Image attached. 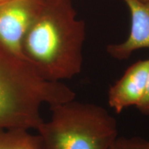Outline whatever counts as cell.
Masks as SVG:
<instances>
[{
    "mask_svg": "<svg viewBox=\"0 0 149 149\" xmlns=\"http://www.w3.org/2000/svg\"><path fill=\"white\" fill-rule=\"evenodd\" d=\"M140 1H143V2H146V1H149V0H139Z\"/></svg>",
    "mask_w": 149,
    "mask_h": 149,
    "instance_id": "11",
    "label": "cell"
},
{
    "mask_svg": "<svg viewBox=\"0 0 149 149\" xmlns=\"http://www.w3.org/2000/svg\"><path fill=\"white\" fill-rule=\"evenodd\" d=\"M9 0H0V3H2L3 2H6V1H8Z\"/></svg>",
    "mask_w": 149,
    "mask_h": 149,
    "instance_id": "10",
    "label": "cell"
},
{
    "mask_svg": "<svg viewBox=\"0 0 149 149\" xmlns=\"http://www.w3.org/2000/svg\"><path fill=\"white\" fill-rule=\"evenodd\" d=\"M109 149H149V139L141 137L117 136Z\"/></svg>",
    "mask_w": 149,
    "mask_h": 149,
    "instance_id": "8",
    "label": "cell"
},
{
    "mask_svg": "<svg viewBox=\"0 0 149 149\" xmlns=\"http://www.w3.org/2000/svg\"><path fill=\"white\" fill-rule=\"evenodd\" d=\"M62 81L47 80L25 59L0 44V130H37L44 122L41 109L74 100Z\"/></svg>",
    "mask_w": 149,
    "mask_h": 149,
    "instance_id": "2",
    "label": "cell"
},
{
    "mask_svg": "<svg viewBox=\"0 0 149 149\" xmlns=\"http://www.w3.org/2000/svg\"><path fill=\"white\" fill-rule=\"evenodd\" d=\"M129 9L130 29L126 40L119 44L107 46L108 53L113 58L128 59L131 54L141 48H149V1L123 0Z\"/></svg>",
    "mask_w": 149,
    "mask_h": 149,
    "instance_id": "6",
    "label": "cell"
},
{
    "mask_svg": "<svg viewBox=\"0 0 149 149\" xmlns=\"http://www.w3.org/2000/svg\"><path fill=\"white\" fill-rule=\"evenodd\" d=\"M45 1L9 0L0 3V44L23 58L22 40Z\"/></svg>",
    "mask_w": 149,
    "mask_h": 149,
    "instance_id": "4",
    "label": "cell"
},
{
    "mask_svg": "<svg viewBox=\"0 0 149 149\" xmlns=\"http://www.w3.org/2000/svg\"><path fill=\"white\" fill-rule=\"evenodd\" d=\"M136 108L141 114L149 115V68L144 95H143L141 101L137 104Z\"/></svg>",
    "mask_w": 149,
    "mask_h": 149,
    "instance_id": "9",
    "label": "cell"
},
{
    "mask_svg": "<svg viewBox=\"0 0 149 149\" xmlns=\"http://www.w3.org/2000/svg\"><path fill=\"white\" fill-rule=\"evenodd\" d=\"M50 109L36 130L40 149H109L118 136L116 120L102 106L74 99Z\"/></svg>",
    "mask_w": 149,
    "mask_h": 149,
    "instance_id": "3",
    "label": "cell"
},
{
    "mask_svg": "<svg viewBox=\"0 0 149 149\" xmlns=\"http://www.w3.org/2000/svg\"><path fill=\"white\" fill-rule=\"evenodd\" d=\"M0 149H40L38 137L24 128L0 130Z\"/></svg>",
    "mask_w": 149,
    "mask_h": 149,
    "instance_id": "7",
    "label": "cell"
},
{
    "mask_svg": "<svg viewBox=\"0 0 149 149\" xmlns=\"http://www.w3.org/2000/svg\"><path fill=\"white\" fill-rule=\"evenodd\" d=\"M85 37L70 0H46L24 35L22 56L44 79H70L82 69Z\"/></svg>",
    "mask_w": 149,
    "mask_h": 149,
    "instance_id": "1",
    "label": "cell"
},
{
    "mask_svg": "<svg viewBox=\"0 0 149 149\" xmlns=\"http://www.w3.org/2000/svg\"><path fill=\"white\" fill-rule=\"evenodd\" d=\"M149 68V59L136 61L109 88L108 103L115 113H120L130 107H136L145 91Z\"/></svg>",
    "mask_w": 149,
    "mask_h": 149,
    "instance_id": "5",
    "label": "cell"
}]
</instances>
